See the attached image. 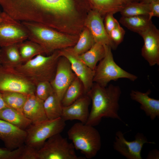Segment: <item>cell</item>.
Instances as JSON below:
<instances>
[{"mask_svg":"<svg viewBox=\"0 0 159 159\" xmlns=\"http://www.w3.org/2000/svg\"><path fill=\"white\" fill-rule=\"evenodd\" d=\"M61 55L59 51L51 55L39 54L15 68L35 85L42 81L50 82L54 77Z\"/></svg>","mask_w":159,"mask_h":159,"instance_id":"cell-2","label":"cell"},{"mask_svg":"<svg viewBox=\"0 0 159 159\" xmlns=\"http://www.w3.org/2000/svg\"><path fill=\"white\" fill-rule=\"evenodd\" d=\"M23 148V145L13 150L0 148V159H19Z\"/></svg>","mask_w":159,"mask_h":159,"instance_id":"cell-32","label":"cell"},{"mask_svg":"<svg viewBox=\"0 0 159 159\" xmlns=\"http://www.w3.org/2000/svg\"><path fill=\"white\" fill-rule=\"evenodd\" d=\"M113 14L112 13H109L106 14L105 17L104 26L108 35L118 22L114 17Z\"/></svg>","mask_w":159,"mask_h":159,"instance_id":"cell-34","label":"cell"},{"mask_svg":"<svg viewBox=\"0 0 159 159\" xmlns=\"http://www.w3.org/2000/svg\"><path fill=\"white\" fill-rule=\"evenodd\" d=\"M95 43L89 30H85L82 33L77 42L72 49L74 53L80 55L88 51Z\"/></svg>","mask_w":159,"mask_h":159,"instance_id":"cell-29","label":"cell"},{"mask_svg":"<svg viewBox=\"0 0 159 159\" xmlns=\"http://www.w3.org/2000/svg\"><path fill=\"white\" fill-rule=\"evenodd\" d=\"M26 136L25 130L0 119V139L6 148L13 150L21 146Z\"/></svg>","mask_w":159,"mask_h":159,"instance_id":"cell-14","label":"cell"},{"mask_svg":"<svg viewBox=\"0 0 159 159\" xmlns=\"http://www.w3.org/2000/svg\"><path fill=\"white\" fill-rule=\"evenodd\" d=\"M157 0H140L139 2L144 4H149L153 1Z\"/></svg>","mask_w":159,"mask_h":159,"instance_id":"cell-38","label":"cell"},{"mask_svg":"<svg viewBox=\"0 0 159 159\" xmlns=\"http://www.w3.org/2000/svg\"><path fill=\"white\" fill-rule=\"evenodd\" d=\"M1 65L15 68L22 62L19 53L18 44L1 47Z\"/></svg>","mask_w":159,"mask_h":159,"instance_id":"cell-20","label":"cell"},{"mask_svg":"<svg viewBox=\"0 0 159 159\" xmlns=\"http://www.w3.org/2000/svg\"><path fill=\"white\" fill-rule=\"evenodd\" d=\"M147 159H159V151L157 149L150 151L146 158Z\"/></svg>","mask_w":159,"mask_h":159,"instance_id":"cell-36","label":"cell"},{"mask_svg":"<svg viewBox=\"0 0 159 159\" xmlns=\"http://www.w3.org/2000/svg\"><path fill=\"white\" fill-rule=\"evenodd\" d=\"M0 119L24 130L32 124L22 112L6 107L0 110Z\"/></svg>","mask_w":159,"mask_h":159,"instance_id":"cell-19","label":"cell"},{"mask_svg":"<svg viewBox=\"0 0 159 159\" xmlns=\"http://www.w3.org/2000/svg\"><path fill=\"white\" fill-rule=\"evenodd\" d=\"M38 150L25 145L19 157V159H38Z\"/></svg>","mask_w":159,"mask_h":159,"instance_id":"cell-33","label":"cell"},{"mask_svg":"<svg viewBox=\"0 0 159 159\" xmlns=\"http://www.w3.org/2000/svg\"><path fill=\"white\" fill-rule=\"evenodd\" d=\"M21 23L27 30L28 39L41 45L47 54L74 44L70 39L47 26L32 21H23Z\"/></svg>","mask_w":159,"mask_h":159,"instance_id":"cell-4","label":"cell"},{"mask_svg":"<svg viewBox=\"0 0 159 159\" xmlns=\"http://www.w3.org/2000/svg\"><path fill=\"white\" fill-rule=\"evenodd\" d=\"M61 57L54 77L50 82L54 93L61 101L67 89L76 76L68 60L64 57Z\"/></svg>","mask_w":159,"mask_h":159,"instance_id":"cell-13","label":"cell"},{"mask_svg":"<svg viewBox=\"0 0 159 159\" xmlns=\"http://www.w3.org/2000/svg\"><path fill=\"white\" fill-rule=\"evenodd\" d=\"M6 107L3 99L1 93L0 92V110Z\"/></svg>","mask_w":159,"mask_h":159,"instance_id":"cell-37","label":"cell"},{"mask_svg":"<svg viewBox=\"0 0 159 159\" xmlns=\"http://www.w3.org/2000/svg\"><path fill=\"white\" fill-rule=\"evenodd\" d=\"M65 126V121L61 117L32 124L25 130L26 136L24 143L38 150L49 138L60 133Z\"/></svg>","mask_w":159,"mask_h":159,"instance_id":"cell-6","label":"cell"},{"mask_svg":"<svg viewBox=\"0 0 159 159\" xmlns=\"http://www.w3.org/2000/svg\"><path fill=\"white\" fill-rule=\"evenodd\" d=\"M85 95L82 84L77 77L67 89L61 100L63 107L68 106Z\"/></svg>","mask_w":159,"mask_h":159,"instance_id":"cell-24","label":"cell"},{"mask_svg":"<svg viewBox=\"0 0 159 159\" xmlns=\"http://www.w3.org/2000/svg\"><path fill=\"white\" fill-rule=\"evenodd\" d=\"M22 112L33 124L48 119L44 109V100L37 97L34 93L28 95Z\"/></svg>","mask_w":159,"mask_h":159,"instance_id":"cell-17","label":"cell"},{"mask_svg":"<svg viewBox=\"0 0 159 159\" xmlns=\"http://www.w3.org/2000/svg\"><path fill=\"white\" fill-rule=\"evenodd\" d=\"M95 10L101 14H114L120 11L126 4L120 0H90Z\"/></svg>","mask_w":159,"mask_h":159,"instance_id":"cell-26","label":"cell"},{"mask_svg":"<svg viewBox=\"0 0 159 159\" xmlns=\"http://www.w3.org/2000/svg\"><path fill=\"white\" fill-rule=\"evenodd\" d=\"M35 86V95L44 101L54 92L50 82L49 81L39 82L36 83Z\"/></svg>","mask_w":159,"mask_h":159,"instance_id":"cell-30","label":"cell"},{"mask_svg":"<svg viewBox=\"0 0 159 159\" xmlns=\"http://www.w3.org/2000/svg\"><path fill=\"white\" fill-rule=\"evenodd\" d=\"M150 11L148 16L150 19L153 17H159V0L153 1L149 4Z\"/></svg>","mask_w":159,"mask_h":159,"instance_id":"cell-35","label":"cell"},{"mask_svg":"<svg viewBox=\"0 0 159 159\" xmlns=\"http://www.w3.org/2000/svg\"><path fill=\"white\" fill-rule=\"evenodd\" d=\"M140 0H131L132 2H138L140 1Z\"/></svg>","mask_w":159,"mask_h":159,"instance_id":"cell-40","label":"cell"},{"mask_svg":"<svg viewBox=\"0 0 159 159\" xmlns=\"http://www.w3.org/2000/svg\"><path fill=\"white\" fill-rule=\"evenodd\" d=\"M119 22L129 30L138 34L146 29L152 23L151 19L147 15L130 17L122 16Z\"/></svg>","mask_w":159,"mask_h":159,"instance_id":"cell-21","label":"cell"},{"mask_svg":"<svg viewBox=\"0 0 159 159\" xmlns=\"http://www.w3.org/2000/svg\"><path fill=\"white\" fill-rule=\"evenodd\" d=\"M124 134L120 130L115 133L113 142L114 149L127 159H142L141 152L145 143L155 144L154 142L148 141L142 133L138 132L135 140L128 141L125 138Z\"/></svg>","mask_w":159,"mask_h":159,"instance_id":"cell-10","label":"cell"},{"mask_svg":"<svg viewBox=\"0 0 159 159\" xmlns=\"http://www.w3.org/2000/svg\"><path fill=\"white\" fill-rule=\"evenodd\" d=\"M18 45L22 63L29 60L37 55L46 53L42 47L29 40L18 43Z\"/></svg>","mask_w":159,"mask_h":159,"instance_id":"cell-23","label":"cell"},{"mask_svg":"<svg viewBox=\"0 0 159 159\" xmlns=\"http://www.w3.org/2000/svg\"><path fill=\"white\" fill-rule=\"evenodd\" d=\"M101 15L95 10L90 12L87 19L89 30L95 42L109 46L112 49H115L117 47L106 31Z\"/></svg>","mask_w":159,"mask_h":159,"instance_id":"cell-16","label":"cell"},{"mask_svg":"<svg viewBox=\"0 0 159 159\" xmlns=\"http://www.w3.org/2000/svg\"><path fill=\"white\" fill-rule=\"evenodd\" d=\"M67 134L75 149L80 150L87 159L95 156L101 149V136L94 126L77 122L70 128Z\"/></svg>","mask_w":159,"mask_h":159,"instance_id":"cell-3","label":"cell"},{"mask_svg":"<svg viewBox=\"0 0 159 159\" xmlns=\"http://www.w3.org/2000/svg\"><path fill=\"white\" fill-rule=\"evenodd\" d=\"M124 2L126 4L132 2L131 0H120Z\"/></svg>","mask_w":159,"mask_h":159,"instance_id":"cell-39","label":"cell"},{"mask_svg":"<svg viewBox=\"0 0 159 159\" xmlns=\"http://www.w3.org/2000/svg\"><path fill=\"white\" fill-rule=\"evenodd\" d=\"M143 38L144 44L141 55L150 66L159 65V30L153 23L139 34Z\"/></svg>","mask_w":159,"mask_h":159,"instance_id":"cell-12","label":"cell"},{"mask_svg":"<svg viewBox=\"0 0 159 159\" xmlns=\"http://www.w3.org/2000/svg\"><path fill=\"white\" fill-rule=\"evenodd\" d=\"M104 45L105 56L95 68L93 82L106 87L110 81L120 78H126L132 81L136 80L137 76L123 69L115 62L110 47Z\"/></svg>","mask_w":159,"mask_h":159,"instance_id":"cell-5","label":"cell"},{"mask_svg":"<svg viewBox=\"0 0 159 159\" xmlns=\"http://www.w3.org/2000/svg\"><path fill=\"white\" fill-rule=\"evenodd\" d=\"M0 52H1V48H0V65H1V61L0 59Z\"/></svg>","mask_w":159,"mask_h":159,"instance_id":"cell-41","label":"cell"},{"mask_svg":"<svg viewBox=\"0 0 159 159\" xmlns=\"http://www.w3.org/2000/svg\"><path fill=\"white\" fill-rule=\"evenodd\" d=\"M28 37L27 30L21 22L0 11V47L19 43Z\"/></svg>","mask_w":159,"mask_h":159,"instance_id":"cell-9","label":"cell"},{"mask_svg":"<svg viewBox=\"0 0 159 159\" xmlns=\"http://www.w3.org/2000/svg\"><path fill=\"white\" fill-rule=\"evenodd\" d=\"M72 143L60 133L49 138L37 151L38 159H84L78 156Z\"/></svg>","mask_w":159,"mask_h":159,"instance_id":"cell-7","label":"cell"},{"mask_svg":"<svg viewBox=\"0 0 159 159\" xmlns=\"http://www.w3.org/2000/svg\"><path fill=\"white\" fill-rule=\"evenodd\" d=\"M151 92L150 90L145 92L132 90L130 96L132 100L140 104V109L153 120L159 117V100L150 97Z\"/></svg>","mask_w":159,"mask_h":159,"instance_id":"cell-18","label":"cell"},{"mask_svg":"<svg viewBox=\"0 0 159 159\" xmlns=\"http://www.w3.org/2000/svg\"><path fill=\"white\" fill-rule=\"evenodd\" d=\"M61 56L66 58L69 61L71 68L76 76L81 82L85 94L91 89L93 84L95 70L90 68L74 53L71 49H65L59 51Z\"/></svg>","mask_w":159,"mask_h":159,"instance_id":"cell-11","label":"cell"},{"mask_svg":"<svg viewBox=\"0 0 159 159\" xmlns=\"http://www.w3.org/2000/svg\"><path fill=\"white\" fill-rule=\"evenodd\" d=\"M91 99L85 94L70 105L62 106L61 117L65 121L77 120L86 123L89 114V107Z\"/></svg>","mask_w":159,"mask_h":159,"instance_id":"cell-15","label":"cell"},{"mask_svg":"<svg viewBox=\"0 0 159 159\" xmlns=\"http://www.w3.org/2000/svg\"><path fill=\"white\" fill-rule=\"evenodd\" d=\"M1 93L6 107L22 112L23 106L29 95L14 92H4Z\"/></svg>","mask_w":159,"mask_h":159,"instance_id":"cell-27","label":"cell"},{"mask_svg":"<svg viewBox=\"0 0 159 159\" xmlns=\"http://www.w3.org/2000/svg\"><path fill=\"white\" fill-rule=\"evenodd\" d=\"M44 107L48 119L61 117L62 110L61 101L54 92L44 101Z\"/></svg>","mask_w":159,"mask_h":159,"instance_id":"cell-25","label":"cell"},{"mask_svg":"<svg viewBox=\"0 0 159 159\" xmlns=\"http://www.w3.org/2000/svg\"><path fill=\"white\" fill-rule=\"evenodd\" d=\"M121 94V89L118 86L110 84L103 87L94 82L87 94L91 99L92 106L85 124L95 126L103 117L122 121L118 112Z\"/></svg>","mask_w":159,"mask_h":159,"instance_id":"cell-1","label":"cell"},{"mask_svg":"<svg viewBox=\"0 0 159 159\" xmlns=\"http://www.w3.org/2000/svg\"><path fill=\"white\" fill-rule=\"evenodd\" d=\"M150 11L149 4L140 2H131L126 4L120 12L122 16L130 17L148 15Z\"/></svg>","mask_w":159,"mask_h":159,"instance_id":"cell-28","label":"cell"},{"mask_svg":"<svg viewBox=\"0 0 159 159\" xmlns=\"http://www.w3.org/2000/svg\"><path fill=\"white\" fill-rule=\"evenodd\" d=\"M105 55L104 45L95 42L88 51L78 55L87 66L95 70L97 63L104 57Z\"/></svg>","mask_w":159,"mask_h":159,"instance_id":"cell-22","label":"cell"},{"mask_svg":"<svg viewBox=\"0 0 159 159\" xmlns=\"http://www.w3.org/2000/svg\"><path fill=\"white\" fill-rule=\"evenodd\" d=\"M125 31L119 22L108 34L110 38L117 47L123 41Z\"/></svg>","mask_w":159,"mask_h":159,"instance_id":"cell-31","label":"cell"},{"mask_svg":"<svg viewBox=\"0 0 159 159\" xmlns=\"http://www.w3.org/2000/svg\"><path fill=\"white\" fill-rule=\"evenodd\" d=\"M35 85L15 68L0 65V92L35 93Z\"/></svg>","mask_w":159,"mask_h":159,"instance_id":"cell-8","label":"cell"}]
</instances>
